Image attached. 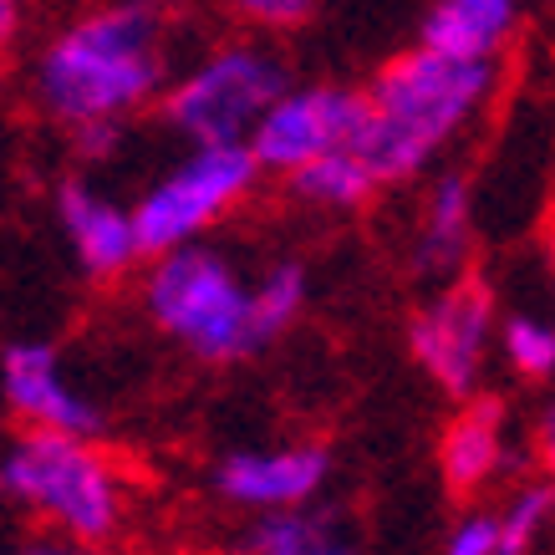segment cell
<instances>
[{"label": "cell", "mask_w": 555, "mask_h": 555, "mask_svg": "<svg viewBox=\"0 0 555 555\" xmlns=\"http://www.w3.org/2000/svg\"><path fill=\"white\" fill-rule=\"evenodd\" d=\"M0 403L21 428H41V434L98 438L107 423L102 403L72 383L67 357L51 341H11L0 352Z\"/></svg>", "instance_id": "obj_10"}, {"label": "cell", "mask_w": 555, "mask_h": 555, "mask_svg": "<svg viewBox=\"0 0 555 555\" xmlns=\"http://www.w3.org/2000/svg\"><path fill=\"white\" fill-rule=\"evenodd\" d=\"M260 164L245 143H184L169 169H158L133 204L143 260L189 240H209L260 189Z\"/></svg>", "instance_id": "obj_6"}, {"label": "cell", "mask_w": 555, "mask_h": 555, "mask_svg": "<svg viewBox=\"0 0 555 555\" xmlns=\"http://www.w3.org/2000/svg\"><path fill=\"white\" fill-rule=\"evenodd\" d=\"M31 26V0H0V67L11 62Z\"/></svg>", "instance_id": "obj_23"}, {"label": "cell", "mask_w": 555, "mask_h": 555, "mask_svg": "<svg viewBox=\"0 0 555 555\" xmlns=\"http://www.w3.org/2000/svg\"><path fill=\"white\" fill-rule=\"evenodd\" d=\"M235 555H362V535L347 509L306 500L291 509L250 515L235 540Z\"/></svg>", "instance_id": "obj_15"}, {"label": "cell", "mask_w": 555, "mask_h": 555, "mask_svg": "<svg viewBox=\"0 0 555 555\" xmlns=\"http://www.w3.org/2000/svg\"><path fill=\"white\" fill-rule=\"evenodd\" d=\"M494 357L520 383H555V317H545V311H500Z\"/></svg>", "instance_id": "obj_17"}, {"label": "cell", "mask_w": 555, "mask_h": 555, "mask_svg": "<svg viewBox=\"0 0 555 555\" xmlns=\"http://www.w3.org/2000/svg\"><path fill=\"white\" fill-rule=\"evenodd\" d=\"M474 224H479V194H474V179L459 169H438L428 179V194L418 204V219H413V245H408V266L423 281H454L469 266L474 250Z\"/></svg>", "instance_id": "obj_13"}, {"label": "cell", "mask_w": 555, "mask_h": 555, "mask_svg": "<svg viewBox=\"0 0 555 555\" xmlns=\"http://www.w3.org/2000/svg\"><path fill=\"white\" fill-rule=\"evenodd\" d=\"M525 0H428L418 11V47L459 62H505L520 41Z\"/></svg>", "instance_id": "obj_14"}, {"label": "cell", "mask_w": 555, "mask_h": 555, "mask_svg": "<svg viewBox=\"0 0 555 555\" xmlns=\"http://www.w3.org/2000/svg\"><path fill=\"white\" fill-rule=\"evenodd\" d=\"M169 0H87L26 62V98L51 128H128L173 77Z\"/></svg>", "instance_id": "obj_1"}, {"label": "cell", "mask_w": 555, "mask_h": 555, "mask_svg": "<svg viewBox=\"0 0 555 555\" xmlns=\"http://www.w3.org/2000/svg\"><path fill=\"white\" fill-rule=\"evenodd\" d=\"M51 215H56L72 266L82 270L87 281H122L143 266L133 204L118 199L113 189H102L98 179H87V173L62 179L51 194Z\"/></svg>", "instance_id": "obj_11"}, {"label": "cell", "mask_w": 555, "mask_h": 555, "mask_svg": "<svg viewBox=\"0 0 555 555\" xmlns=\"http://www.w3.org/2000/svg\"><path fill=\"white\" fill-rule=\"evenodd\" d=\"M0 555H113V545H92V540H72V535H26V540H0Z\"/></svg>", "instance_id": "obj_22"}, {"label": "cell", "mask_w": 555, "mask_h": 555, "mask_svg": "<svg viewBox=\"0 0 555 555\" xmlns=\"http://www.w3.org/2000/svg\"><path fill=\"white\" fill-rule=\"evenodd\" d=\"M362 128V87L352 82H291L281 98L266 107V118L250 133V158L260 173L291 179L306 164L326 153H341L357 143Z\"/></svg>", "instance_id": "obj_8"}, {"label": "cell", "mask_w": 555, "mask_h": 555, "mask_svg": "<svg viewBox=\"0 0 555 555\" xmlns=\"http://www.w3.org/2000/svg\"><path fill=\"white\" fill-rule=\"evenodd\" d=\"M306 301H311V270L301 260H270L255 275V311H260V326L270 341H281L301 321Z\"/></svg>", "instance_id": "obj_19"}, {"label": "cell", "mask_w": 555, "mask_h": 555, "mask_svg": "<svg viewBox=\"0 0 555 555\" xmlns=\"http://www.w3.org/2000/svg\"><path fill=\"white\" fill-rule=\"evenodd\" d=\"M332 449L311 438H286V443H245L215 459L209 489L219 505L240 515H266V509H291L306 500H321L332 485Z\"/></svg>", "instance_id": "obj_9"}, {"label": "cell", "mask_w": 555, "mask_h": 555, "mask_svg": "<svg viewBox=\"0 0 555 555\" xmlns=\"http://www.w3.org/2000/svg\"><path fill=\"white\" fill-rule=\"evenodd\" d=\"M551 296H555V281H551Z\"/></svg>", "instance_id": "obj_25"}, {"label": "cell", "mask_w": 555, "mask_h": 555, "mask_svg": "<svg viewBox=\"0 0 555 555\" xmlns=\"http://www.w3.org/2000/svg\"><path fill=\"white\" fill-rule=\"evenodd\" d=\"M530 449H535V464L555 479V392L545 398V408H540L535 418V434H530Z\"/></svg>", "instance_id": "obj_24"}, {"label": "cell", "mask_w": 555, "mask_h": 555, "mask_svg": "<svg viewBox=\"0 0 555 555\" xmlns=\"http://www.w3.org/2000/svg\"><path fill=\"white\" fill-rule=\"evenodd\" d=\"M0 505L51 535L113 545L128 530V479L98 438L21 428L0 449Z\"/></svg>", "instance_id": "obj_4"}, {"label": "cell", "mask_w": 555, "mask_h": 555, "mask_svg": "<svg viewBox=\"0 0 555 555\" xmlns=\"http://www.w3.org/2000/svg\"><path fill=\"white\" fill-rule=\"evenodd\" d=\"M286 87V56L270 47V36L245 31L194 51L184 67H173L158 113L179 143H250L255 122Z\"/></svg>", "instance_id": "obj_5"}, {"label": "cell", "mask_w": 555, "mask_h": 555, "mask_svg": "<svg viewBox=\"0 0 555 555\" xmlns=\"http://www.w3.org/2000/svg\"><path fill=\"white\" fill-rule=\"evenodd\" d=\"M443 555H500V520L494 509H464L449 535H443Z\"/></svg>", "instance_id": "obj_21"}, {"label": "cell", "mask_w": 555, "mask_h": 555, "mask_svg": "<svg viewBox=\"0 0 555 555\" xmlns=\"http://www.w3.org/2000/svg\"><path fill=\"white\" fill-rule=\"evenodd\" d=\"M494 520H500V555H530L555 525V479L540 474L520 485L505 505H494Z\"/></svg>", "instance_id": "obj_18"}, {"label": "cell", "mask_w": 555, "mask_h": 555, "mask_svg": "<svg viewBox=\"0 0 555 555\" xmlns=\"http://www.w3.org/2000/svg\"><path fill=\"white\" fill-rule=\"evenodd\" d=\"M500 92V62H459L434 47H403L362 82L352 153L383 189L413 184L474 133Z\"/></svg>", "instance_id": "obj_2"}, {"label": "cell", "mask_w": 555, "mask_h": 555, "mask_svg": "<svg viewBox=\"0 0 555 555\" xmlns=\"http://www.w3.org/2000/svg\"><path fill=\"white\" fill-rule=\"evenodd\" d=\"M138 301L153 332L204 367H230L270 347L255 311V275H245L209 240L149 255Z\"/></svg>", "instance_id": "obj_3"}, {"label": "cell", "mask_w": 555, "mask_h": 555, "mask_svg": "<svg viewBox=\"0 0 555 555\" xmlns=\"http://www.w3.org/2000/svg\"><path fill=\"white\" fill-rule=\"evenodd\" d=\"M219 5H224L245 31L286 36V31H301L306 21H317V11L326 0H219Z\"/></svg>", "instance_id": "obj_20"}, {"label": "cell", "mask_w": 555, "mask_h": 555, "mask_svg": "<svg viewBox=\"0 0 555 555\" xmlns=\"http://www.w3.org/2000/svg\"><path fill=\"white\" fill-rule=\"evenodd\" d=\"M286 184L296 189L306 204L332 209V215H357V209H367V204L383 194V184L372 179L367 164H362L352 149L326 153V158H317V164H306L301 173H291Z\"/></svg>", "instance_id": "obj_16"}, {"label": "cell", "mask_w": 555, "mask_h": 555, "mask_svg": "<svg viewBox=\"0 0 555 555\" xmlns=\"http://www.w3.org/2000/svg\"><path fill=\"white\" fill-rule=\"evenodd\" d=\"M494 326L500 301L485 281L454 275L434 286V296L408 317V357L443 398H474L485 387L489 357H494Z\"/></svg>", "instance_id": "obj_7"}, {"label": "cell", "mask_w": 555, "mask_h": 555, "mask_svg": "<svg viewBox=\"0 0 555 555\" xmlns=\"http://www.w3.org/2000/svg\"><path fill=\"white\" fill-rule=\"evenodd\" d=\"M515 459V438H509V408L500 398H459L454 418L438 434V479L449 485V494H485L489 485H500Z\"/></svg>", "instance_id": "obj_12"}]
</instances>
